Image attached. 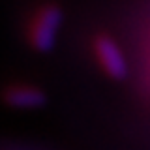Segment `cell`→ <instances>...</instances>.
Instances as JSON below:
<instances>
[{
    "label": "cell",
    "instance_id": "obj_1",
    "mask_svg": "<svg viewBox=\"0 0 150 150\" xmlns=\"http://www.w3.org/2000/svg\"><path fill=\"white\" fill-rule=\"evenodd\" d=\"M62 25V9L56 4H45L38 8L26 30V40L38 53H47L54 47L56 34Z\"/></svg>",
    "mask_w": 150,
    "mask_h": 150
},
{
    "label": "cell",
    "instance_id": "obj_2",
    "mask_svg": "<svg viewBox=\"0 0 150 150\" xmlns=\"http://www.w3.org/2000/svg\"><path fill=\"white\" fill-rule=\"evenodd\" d=\"M92 49H94V56H96L100 68L111 79L120 81V79H124L128 75V60H126V54L112 38L105 36V34L96 36L92 41Z\"/></svg>",
    "mask_w": 150,
    "mask_h": 150
},
{
    "label": "cell",
    "instance_id": "obj_3",
    "mask_svg": "<svg viewBox=\"0 0 150 150\" xmlns=\"http://www.w3.org/2000/svg\"><path fill=\"white\" fill-rule=\"evenodd\" d=\"M2 101L13 109H40L45 105L47 94L34 84H9L2 90Z\"/></svg>",
    "mask_w": 150,
    "mask_h": 150
}]
</instances>
